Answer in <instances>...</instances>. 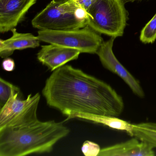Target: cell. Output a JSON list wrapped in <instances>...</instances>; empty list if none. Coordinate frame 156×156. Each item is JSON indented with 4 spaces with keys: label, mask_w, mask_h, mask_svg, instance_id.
<instances>
[{
    "label": "cell",
    "mask_w": 156,
    "mask_h": 156,
    "mask_svg": "<svg viewBox=\"0 0 156 156\" xmlns=\"http://www.w3.org/2000/svg\"><path fill=\"white\" fill-rule=\"evenodd\" d=\"M52 72L43 95L47 105L66 116V120L79 113L118 117L123 113V98L107 83L72 66Z\"/></svg>",
    "instance_id": "cell-1"
},
{
    "label": "cell",
    "mask_w": 156,
    "mask_h": 156,
    "mask_svg": "<svg viewBox=\"0 0 156 156\" xmlns=\"http://www.w3.org/2000/svg\"><path fill=\"white\" fill-rule=\"evenodd\" d=\"M70 130L62 122L37 120L27 126L0 129V156L49 153Z\"/></svg>",
    "instance_id": "cell-2"
},
{
    "label": "cell",
    "mask_w": 156,
    "mask_h": 156,
    "mask_svg": "<svg viewBox=\"0 0 156 156\" xmlns=\"http://www.w3.org/2000/svg\"><path fill=\"white\" fill-rule=\"evenodd\" d=\"M88 14L74 0H52L31 21L39 30L68 31L87 25Z\"/></svg>",
    "instance_id": "cell-3"
},
{
    "label": "cell",
    "mask_w": 156,
    "mask_h": 156,
    "mask_svg": "<svg viewBox=\"0 0 156 156\" xmlns=\"http://www.w3.org/2000/svg\"><path fill=\"white\" fill-rule=\"evenodd\" d=\"M123 0H96L88 13L87 25L100 34L123 36L128 19Z\"/></svg>",
    "instance_id": "cell-4"
},
{
    "label": "cell",
    "mask_w": 156,
    "mask_h": 156,
    "mask_svg": "<svg viewBox=\"0 0 156 156\" xmlns=\"http://www.w3.org/2000/svg\"><path fill=\"white\" fill-rule=\"evenodd\" d=\"M40 99L39 93L22 99L20 88L15 86L10 97L1 108L0 129L21 127L39 120L37 109Z\"/></svg>",
    "instance_id": "cell-5"
},
{
    "label": "cell",
    "mask_w": 156,
    "mask_h": 156,
    "mask_svg": "<svg viewBox=\"0 0 156 156\" xmlns=\"http://www.w3.org/2000/svg\"><path fill=\"white\" fill-rule=\"evenodd\" d=\"M37 36L43 42L92 54H96L104 41L101 34L88 25L73 30H39Z\"/></svg>",
    "instance_id": "cell-6"
},
{
    "label": "cell",
    "mask_w": 156,
    "mask_h": 156,
    "mask_svg": "<svg viewBox=\"0 0 156 156\" xmlns=\"http://www.w3.org/2000/svg\"><path fill=\"white\" fill-rule=\"evenodd\" d=\"M115 39V37H111L108 41L103 42L96 54L105 68L119 76L128 86L134 94L140 98H144L145 93L139 81L120 63L113 52Z\"/></svg>",
    "instance_id": "cell-7"
},
{
    "label": "cell",
    "mask_w": 156,
    "mask_h": 156,
    "mask_svg": "<svg viewBox=\"0 0 156 156\" xmlns=\"http://www.w3.org/2000/svg\"><path fill=\"white\" fill-rule=\"evenodd\" d=\"M36 2L37 0H0V33L16 28Z\"/></svg>",
    "instance_id": "cell-8"
},
{
    "label": "cell",
    "mask_w": 156,
    "mask_h": 156,
    "mask_svg": "<svg viewBox=\"0 0 156 156\" xmlns=\"http://www.w3.org/2000/svg\"><path fill=\"white\" fill-rule=\"evenodd\" d=\"M81 53L78 50L49 44L41 46L37 58L40 62L53 72L68 62L78 59Z\"/></svg>",
    "instance_id": "cell-9"
},
{
    "label": "cell",
    "mask_w": 156,
    "mask_h": 156,
    "mask_svg": "<svg viewBox=\"0 0 156 156\" xmlns=\"http://www.w3.org/2000/svg\"><path fill=\"white\" fill-rule=\"evenodd\" d=\"M154 148L136 137L101 149L98 156H154Z\"/></svg>",
    "instance_id": "cell-10"
},
{
    "label": "cell",
    "mask_w": 156,
    "mask_h": 156,
    "mask_svg": "<svg viewBox=\"0 0 156 156\" xmlns=\"http://www.w3.org/2000/svg\"><path fill=\"white\" fill-rule=\"evenodd\" d=\"M12 35L9 39L0 40V56L5 58L10 56L16 50L35 48L40 45L38 36L31 33L18 32L16 28L11 31Z\"/></svg>",
    "instance_id": "cell-11"
},
{
    "label": "cell",
    "mask_w": 156,
    "mask_h": 156,
    "mask_svg": "<svg viewBox=\"0 0 156 156\" xmlns=\"http://www.w3.org/2000/svg\"><path fill=\"white\" fill-rule=\"evenodd\" d=\"M78 118L88 120L94 123L102 124L110 128L125 131L130 136L133 137V124L116 117L87 114H76L72 119Z\"/></svg>",
    "instance_id": "cell-12"
},
{
    "label": "cell",
    "mask_w": 156,
    "mask_h": 156,
    "mask_svg": "<svg viewBox=\"0 0 156 156\" xmlns=\"http://www.w3.org/2000/svg\"><path fill=\"white\" fill-rule=\"evenodd\" d=\"M133 137L149 143L156 148V122L133 124Z\"/></svg>",
    "instance_id": "cell-13"
},
{
    "label": "cell",
    "mask_w": 156,
    "mask_h": 156,
    "mask_svg": "<svg viewBox=\"0 0 156 156\" xmlns=\"http://www.w3.org/2000/svg\"><path fill=\"white\" fill-rule=\"evenodd\" d=\"M140 40L144 44L153 43L156 40V13L143 28Z\"/></svg>",
    "instance_id": "cell-14"
},
{
    "label": "cell",
    "mask_w": 156,
    "mask_h": 156,
    "mask_svg": "<svg viewBox=\"0 0 156 156\" xmlns=\"http://www.w3.org/2000/svg\"><path fill=\"white\" fill-rule=\"evenodd\" d=\"M15 86L2 77L0 78V108L7 103Z\"/></svg>",
    "instance_id": "cell-15"
},
{
    "label": "cell",
    "mask_w": 156,
    "mask_h": 156,
    "mask_svg": "<svg viewBox=\"0 0 156 156\" xmlns=\"http://www.w3.org/2000/svg\"><path fill=\"white\" fill-rule=\"evenodd\" d=\"M101 149L98 144L90 140H86L82 147V152L85 156H98Z\"/></svg>",
    "instance_id": "cell-16"
},
{
    "label": "cell",
    "mask_w": 156,
    "mask_h": 156,
    "mask_svg": "<svg viewBox=\"0 0 156 156\" xmlns=\"http://www.w3.org/2000/svg\"><path fill=\"white\" fill-rule=\"evenodd\" d=\"M77 5L83 8L88 13L96 0H74Z\"/></svg>",
    "instance_id": "cell-17"
},
{
    "label": "cell",
    "mask_w": 156,
    "mask_h": 156,
    "mask_svg": "<svg viewBox=\"0 0 156 156\" xmlns=\"http://www.w3.org/2000/svg\"><path fill=\"white\" fill-rule=\"evenodd\" d=\"M2 67L3 70L7 72H12L15 68V62L12 58H5L2 62Z\"/></svg>",
    "instance_id": "cell-18"
},
{
    "label": "cell",
    "mask_w": 156,
    "mask_h": 156,
    "mask_svg": "<svg viewBox=\"0 0 156 156\" xmlns=\"http://www.w3.org/2000/svg\"><path fill=\"white\" fill-rule=\"evenodd\" d=\"M125 3H127V2H134L136 1H141L143 0H123Z\"/></svg>",
    "instance_id": "cell-19"
}]
</instances>
